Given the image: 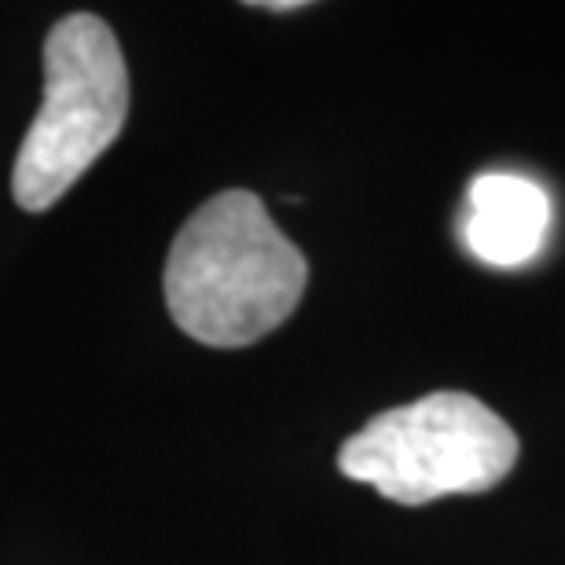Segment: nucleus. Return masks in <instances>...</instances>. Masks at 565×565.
Wrapping results in <instances>:
<instances>
[{"label": "nucleus", "mask_w": 565, "mask_h": 565, "mask_svg": "<svg viewBox=\"0 0 565 565\" xmlns=\"http://www.w3.org/2000/svg\"><path fill=\"white\" fill-rule=\"evenodd\" d=\"M129 115L126 55L99 15L74 11L44 38V96L11 166V195L44 213L121 137Z\"/></svg>", "instance_id": "obj_2"}, {"label": "nucleus", "mask_w": 565, "mask_h": 565, "mask_svg": "<svg viewBox=\"0 0 565 565\" xmlns=\"http://www.w3.org/2000/svg\"><path fill=\"white\" fill-rule=\"evenodd\" d=\"M518 462V437L489 404L437 390L364 423L338 451L349 481L404 507L489 492Z\"/></svg>", "instance_id": "obj_3"}, {"label": "nucleus", "mask_w": 565, "mask_h": 565, "mask_svg": "<svg viewBox=\"0 0 565 565\" xmlns=\"http://www.w3.org/2000/svg\"><path fill=\"white\" fill-rule=\"evenodd\" d=\"M309 265L246 188L206 199L177 232L166 257V309L188 338L243 349L273 334L298 309Z\"/></svg>", "instance_id": "obj_1"}, {"label": "nucleus", "mask_w": 565, "mask_h": 565, "mask_svg": "<svg viewBox=\"0 0 565 565\" xmlns=\"http://www.w3.org/2000/svg\"><path fill=\"white\" fill-rule=\"evenodd\" d=\"M254 8H265V11H301L305 0H262V4Z\"/></svg>", "instance_id": "obj_5"}, {"label": "nucleus", "mask_w": 565, "mask_h": 565, "mask_svg": "<svg viewBox=\"0 0 565 565\" xmlns=\"http://www.w3.org/2000/svg\"><path fill=\"white\" fill-rule=\"evenodd\" d=\"M551 224L544 188L518 173H481L470 180L462 243L478 262L492 268H518L533 262Z\"/></svg>", "instance_id": "obj_4"}]
</instances>
